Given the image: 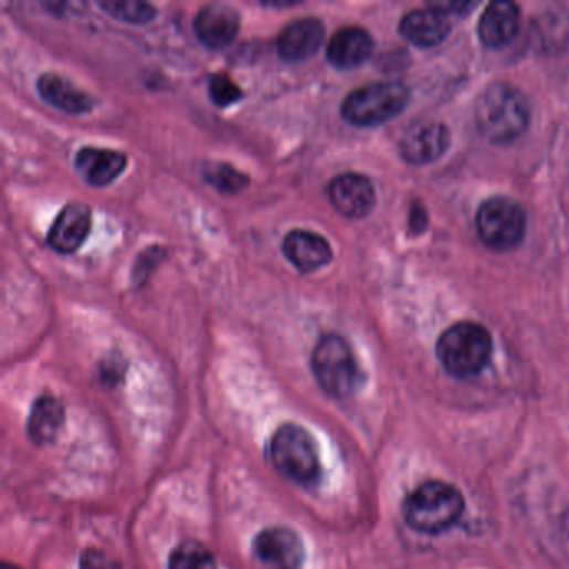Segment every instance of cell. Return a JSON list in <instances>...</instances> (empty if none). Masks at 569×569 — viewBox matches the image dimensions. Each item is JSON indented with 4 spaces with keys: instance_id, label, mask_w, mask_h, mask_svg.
I'll return each mask as SVG.
<instances>
[{
    "instance_id": "1",
    "label": "cell",
    "mask_w": 569,
    "mask_h": 569,
    "mask_svg": "<svg viewBox=\"0 0 569 569\" xmlns=\"http://www.w3.org/2000/svg\"><path fill=\"white\" fill-rule=\"evenodd\" d=\"M474 119L477 129L487 140L495 144L513 143L528 127V99L512 84H492L477 99Z\"/></svg>"
},
{
    "instance_id": "2",
    "label": "cell",
    "mask_w": 569,
    "mask_h": 569,
    "mask_svg": "<svg viewBox=\"0 0 569 569\" xmlns=\"http://www.w3.org/2000/svg\"><path fill=\"white\" fill-rule=\"evenodd\" d=\"M464 512L463 495L453 484L428 481L410 493L402 505L405 523L414 531L440 535L456 525Z\"/></svg>"
},
{
    "instance_id": "3",
    "label": "cell",
    "mask_w": 569,
    "mask_h": 569,
    "mask_svg": "<svg viewBox=\"0 0 569 569\" xmlns=\"http://www.w3.org/2000/svg\"><path fill=\"white\" fill-rule=\"evenodd\" d=\"M267 456L277 473L303 487L316 486L320 477V457L309 431L286 423L274 431Z\"/></svg>"
},
{
    "instance_id": "4",
    "label": "cell",
    "mask_w": 569,
    "mask_h": 569,
    "mask_svg": "<svg viewBox=\"0 0 569 569\" xmlns=\"http://www.w3.org/2000/svg\"><path fill=\"white\" fill-rule=\"evenodd\" d=\"M314 378L326 394L351 398L361 386V369L355 352L339 335H324L310 356Z\"/></svg>"
},
{
    "instance_id": "5",
    "label": "cell",
    "mask_w": 569,
    "mask_h": 569,
    "mask_svg": "<svg viewBox=\"0 0 569 569\" xmlns=\"http://www.w3.org/2000/svg\"><path fill=\"white\" fill-rule=\"evenodd\" d=\"M492 335L481 324L457 323L443 333L438 341V358L454 378L480 375L492 356Z\"/></svg>"
},
{
    "instance_id": "6",
    "label": "cell",
    "mask_w": 569,
    "mask_h": 569,
    "mask_svg": "<svg viewBox=\"0 0 569 569\" xmlns=\"http://www.w3.org/2000/svg\"><path fill=\"white\" fill-rule=\"evenodd\" d=\"M410 99V89L402 83H372L348 94L341 114L352 126H381L399 116Z\"/></svg>"
},
{
    "instance_id": "7",
    "label": "cell",
    "mask_w": 569,
    "mask_h": 569,
    "mask_svg": "<svg viewBox=\"0 0 569 569\" xmlns=\"http://www.w3.org/2000/svg\"><path fill=\"white\" fill-rule=\"evenodd\" d=\"M476 225L486 246L509 251L525 239L528 221L519 202L508 198H493L481 206Z\"/></svg>"
},
{
    "instance_id": "8",
    "label": "cell",
    "mask_w": 569,
    "mask_h": 569,
    "mask_svg": "<svg viewBox=\"0 0 569 569\" xmlns=\"http://www.w3.org/2000/svg\"><path fill=\"white\" fill-rule=\"evenodd\" d=\"M260 569H301L306 559L303 539L289 528H267L253 542Z\"/></svg>"
},
{
    "instance_id": "9",
    "label": "cell",
    "mask_w": 569,
    "mask_h": 569,
    "mask_svg": "<svg viewBox=\"0 0 569 569\" xmlns=\"http://www.w3.org/2000/svg\"><path fill=\"white\" fill-rule=\"evenodd\" d=\"M93 228V211L84 202H69L49 229L48 242L59 254H74L81 250Z\"/></svg>"
},
{
    "instance_id": "10",
    "label": "cell",
    "mask_w": 569,
    "mask_h": 569,
    "mask_svg": "<svg viewBox=\"0 0 569 569\" xmlns=\"http://www.w3.org/2000/svg\"><path fill=\"white\" fill-rule=\"evenodd\" d=\"M329 201L346 218L361 219L371 214L376 206V191L366 176L346 172L329 182Z\"/></svg>"
},
{
    "instance_id": "11",
    "label": "cell",
    "mask_w": 569,
    "mask_h": 569,
    "mask_svg": "<svg viewBox=\"0 0 569 569\" xmlns=\"http://www.w3.org/2000/svg\"><path fill=\"white\" fill-rule=\"evenodd\" d=\"M241 15L232 6L208 4L201 8L194 19V32L208 49L228 48L239 34Z\"/></svg>"
},
{
    "instance_id": "12",
    "label": "cell",
    "mask_w": 569,
    "mask_h": 569,
    "mask_svg": "<svg viewBox=\"0 0 569 569\" xmlns=\"http://www.w3.org/2000/svg\"><path fill=\"white\" fill-rule=\"evenodd\" d=\"M450 129L444 124L421 123L402 137L401 154L410 165H430L450 149Z\"/></svg>"
},
{
    "instance_id": "13",
    "label": "cell",
    "mask_w": 569,
    "mask_h": 569,
    "mask_svg": "<svg viewBox=\"0 0 569 569\" xmlns=\"http://www.w3.org/2000/svg\"><path fill=\"white\" fill-rule=\"evenodd\" d=\"M324 44V25L319 19L303 18L291 22L277 38V54L286 62L314 57Z\"/></svg>"
},
{
    "instance_id": "14",
    "label": "cell",
    "mask_w": 569,
    "mask_h": 569,
    "mask_svg": "<svg viewBox=\"0 0 569 569\" xmlns=\"http://www.w3.org/2000/svg\"><path fill=\"white\" fill-rule=\"evenodd\" d=\"M283 253L301 273H314L333 261L331 244L316 232L294 229L284 238Z\"/></svg>"
},
{
    "instance_id": "15",
    "label": "cell",
    "mask_w": 569,
    "mask_h": 569,
    "mask_svg": "<svg viewBox=\"0 0 569 569\" xmlns=\"http://www.w3.org/2000/svg\"><path fill=\"white\" fill-rule=\"evenodd\" d=\"M450 32V12L438 4L410 12L399 24V34L418 48H434L441 44Z\"/></svg>"
},
{
    "instance_id": "16",
    "label": "cell",
    "mask_w": 569,
    "mask_h": 569,
    "mask_svg": "<svg viewBox=\"0 0 569 569\" xmlns=\"http://www.w3.org/2000/svg\"><path fill=\"white\" fill-rule=\"evenodd\" d=\"M521 25V12L513 2L498 0L487 6L480 19L481 42L489 49H503L515 41Z\"/></svg>"
},
{
    "instance_id": "17",
    "label": "cell",
    "mask_w": 569,
    "mask_h": 569,
    "mask_svg": "<svg viewBox=\"0 0 569 569\" xmlns=\"http://www.w3.org/2000/svg\"><path fill=\"white\" fill-rule=\"evenodd\" d=\"M126 166V154L119 150L83 147L75 154V169L94 188L113 185L123 175Z\"/></svg>"
},
{
    "instance_id": "18",
    "label": "cell",
    "mask_w": 569,
    "mask_h": 569,
    "mask_svg": "<svg viewBox=\"0 0 569 569\" xmlns=\"http://www.w3.org/2000/svg\"><path fill=\"white\" fill-rule=\"evenodd\" d=\"M38 91L45 103L74 116L91 113L96 106V101L86 91L78 89L69 78L55 72H45L39 77Z\"/></svg>"
},
{
    "instance_id": "19",
    "label": "cell",
    "mask_w": 569,
    "mask_h": 569,
    "mask_svg": "<svg viewBox=\"0 0 569 569\" xmlns=\"http://www.w3.org/2000/svg\"><path fill=\"white\" fill-rule=\"evenodd\" d=\"M375 42L366 29L349 25L339 29L328 44V61L336 69H356L371 57Z\"/></svg>"
},
{
    "instance_id": "20",
    "label": "cell",
    "mask_w": 569,
    "mask_h": 569,
    "mask_svg": "<svg viewBox=\"0 0 569 569\" xmlns=\"http://www.w3.org/2000/svg\"><path fill=\"white\" fill-rule=\"evenodd\" d=\"M65 420L62 402L54 396H41L35 399L28 420V434L38 446L52 443L57 438Z\"/></svg>"
},
{
    "instance_id": "21",
    "label": "cell",
    "mask_w": 569,
    "mask_h": 569,
    "mask_svg": "<svg viewBox=\"0 0 569 569\" xmlns=\"http://www.w3.org/2000/svg\"><path fill=\"white\" fill-rule=\"evenodd\" d=\"M168 569H218V562L208 546L186 541L169 556Z\"/></svg>"
},
{
    "instance_id": "22",
    "label": "cell",
    "mask_w": 569,
    "mask_h": 569,
    "mask_svg": "<svg viewBox=\"0 0 569 569\" xmlns=\"http://www.w3.org/2000/svg\"><path fill=\"white\" fill-rule=\"evenodd\" d=\"M99 8L110 18L126 22V24H147L157 15L154 6L139 2V0H107V2H99Z\"/></svg>"
},
{
    "instance_id": "23",
    "label": "cell",
    "mask_w": 569,
    "mask_h": 569,
    "mask_svg": "<svg viewBox=\"0 0 569 569\" xmlns=\"http://www.w3.org/2000/svg\"><path fill=\"white\" fill-rule=\"evenodd\" d=\"M206 182L224 194H238L250 185V178L224 162H208L202 168Z\"/></svg>"
},
{
    "instance_id": "24",
    "label": "cell",
    "mask_w": 569,
    "mask_h": 569,
    "mask_svg": "<svg viewBox=\"0 0 569 569\" xmlns=\"http://www.w3.org/2000/svg\"><path fill=\"white\" fill-rule=\"evenodd\" d=\"M209 96L218 107H229L242 99V89L228 74H214L209 78Z\"/></svg>"
},
{
    "instance_id": "25",
    "label": "cell",
    "mask_w": 569,
    "mask_h": 569,
    "mask_svg": "<svg viewBox=\"0 0 569 569\" xmlns=\"http://www.w3.org/2000/svg\"><path fill=\"white\" fill-rule=\"evenodd\" d=\"M78 569H123L119 561L103 549L89 548L81 555Z\"/></svg>"
},
{
    "instance_id": "26",
    "label": "cell",
    "mask_w": 569,
    "mask_h": 569,
    "mask_svg": "<svg viewBox=\"0 0 569 569\" xmlns=\"http://www.w3.org/2000/svg\"><path fill=\"white\" fill-rule=\"evenodd\" d=\"M562 542H565L566 552L569 556V513L565 516V523H562Z\"/></svg>"
},
{
    "instance_id": "27",
    "label": "cell",
    "mask_w": 569,
    "mask_h": 569,
    "mask_svg": "<svg viewBox=\"0 0 569 569\" xmlns=\"http://www.w3.org/2000/svg\"><path fill=\"white\" fill-rule=\"evenodd\" d=\"M2 569H21V568H18V566H14V565H8V562H6V565L2 566Z\"/></svg>"
}]
</instances>
